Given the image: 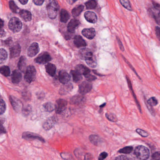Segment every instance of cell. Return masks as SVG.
I'll return each mask as SVG.
<instances>
[{
	"instance_id": "cell-1",
	"label": "cell",
	"mask_w": 160,
	"mask_h": 160,
	"mask_svg": "<svg viewBox=\"0 0 160 160\" xmlns=\"http://www.w3.org/2000/svg\"><path fill=\"white\" fill-rule=\"evenodd\" d=\"M48 15L50 19H55L57 14L58 4L55 0H48L46 5Z\"/></svg>"
},
{
	"instance_id": "cell-2",
	"label": "cell",
	"mask_w": 160,
	"mask_h": 160,
	"mask_svg": "<svg viewBox=\"0 0 160 160\" xmlns=\"http://www.w3.org/2000/svg\"><path fill=\"white\" fill-rule=\"evenodd\" d=\"M134 154L139 160H147L149 157V151L146 147L143 145H139L136 148Z\"/></svg>"
},
{
	"instance_id": "cell-3",
	"label": "cell",
	"mask_w": 160,
	"mask_h": 160,
	"mask_svg": "<svg viewBox=\"0 0 160 160\" xmlns=\"http://www.w3.org/2000/svg\"><path fill=\"white\" fill-rule=\"evenodd\" d=\"M36 71L34 66L29 65L26 70L25 75V80L28 83H31L35 80Z\"/></svg>"
},
{
	"instance_id": "cell-4",
	"label": "cell",
	"mask_w": 160,
	"mask_h": 160,
	"mask_svg": "<svg viewBox=\"0 0 160 160\" xmlns=\"http://www.w3.org/2000/svg\"><path fill=\"white\" fill-rule=\"evenodd\" d=\"M8 26L11 31L14 33H17L22 29V24L21 21L17 17H13L10 20Z\"/></svg>"
},
{
	"instance_id": "cell-5",
	"label": "cell",
	"mask_w": 160,
	"mask_h": 160,
	"mask_svg": "<svg viewBox=\"0 0 160 160\" xmlns=\"http://www.w3.org/2000/svg\"><path fill=\"white\" fill-rule=\"evenodd\" d=\"M67 102L64 99H60L56 100L55 109L57 114H61L66 109Z\"/></svg>"
},
{
	"instance_id": "cell-6",
	"label": "cell",
	"mask_w": 160,
	"mask_h": 160,
	"mask_svg": "<svg viewBox=\"0 0 160 160\" xmlns=\"http://www.w3.org/2000/svg\"><path fill=\"white\" fill-rule=\"evenodd\" d=\"M92 85L89 81H84L79 86V92L81 94H87L92 90Z\"/></svg>"
},
{
	"instance_id": "cell-7",
	"label": "cell",
	"mask_w": 160,
	"mask_h": 160,
	"mask_svg": "<svg viewBox=\"0 0 160 160\" xmlns=\"http://www.w3.org/2000/svg\"><path fill=\"white\" fill-rule=\"evenodd\" d=\"M51 59V57L48 52H44L40 54L35 61L39 64H45L50 62Z\"/></svg>"
},
{
	"instance_id": "cell-8",
	"label": "cell",
	"mask_w": 160,
	"mask_h": 160,
	"mask_svg": "<svg viewBox=\"0 0 160 160\" xmlns=\"http://www.w3.org/2000/svg\"><path fill=\"white\" fill-rule=\"evenodd\" d=\"M10 101L14 110L17 112H19L23 109V105L20 100L15 97L10 96Z\"/></svg>"
},
{
	"instance_id": "cell-9",
	"label": "cell",
	"mask_w": 160,
	"mask_h": 160,
	"mask_svg": "<svg viewBox=\"0 0 160 160\" xmlns=\"http://www.w3.org/2000/svg\"><path fill=\"white\" fill-rule=\"evenodd\" d=\"M80 58L82 60L85 61L93 57V52L91 50L88 48H83L79 52Z\"/></svg>"
},
{
	"instance_id": "cell-10",
	"label": "cell",
	"mask_w": 160,
	"mask_h": 160,
	"mask_svg": "<svg viewBox=\"0 0 160 160\" xmlns=\"http://www.w3.org/2000/svg\"><path fill=\"white\" fill-rule=\"evenodd\" d=\"M71 79V76L66 71L62 70L60 71L59 74V80L62 84H65L69 82Z\"/></svg>"
},
{
	"instance_id": "cell-11",
	"label": "cell",
	"mask_w": 160,
	"mask_h": 160,
	"mask_svg": "<svg viewBox=\"0 0 160 160\" xmlns=\"http://www.w3.org/2000/svg\"><path fill=\"white\" fill-rule=\"evenodd\" d=\"M39 46L38 43H33L28 48L27 54H28V56L32 57L35 56L39 53Z\"/></svg>"
},
{
	"instance_id": "cell-12",
	"label": "cell",
	"mask_w": 160,
	"mask_h": 160,
	"mask_svg": "<svg viewBox=\"0 0 160 160\" xmlns=\"http://www.w3.org/2000/svg\"><path fill=\"white\" fill-rule=\"evenodd\" d=\"M86 98L82 95H77L73 96L71 98L70 103L72 105H80L84 103Z\"/></svg>"
},
{
	"instance_id": "cell-13",
	"label": "cell",
	"mask_w": 160,
	"mask_h": 160,
	"mask_svg": "<svg viewBox=\"0 0 160 160\" xmlns=\"http://www.w3.org/2000/svg\"><path fill=\"white\" fill-rule=\"evenodd\" d=\"M82 33L85 37L88 39H93L96 36V32L94 28H87L83 30Z\"/></svg>"
},
{
	"instance_id": "cell-14",
	"label": "cell",
	"mask_w": 160,
	"mask_h": 160,
	"mask_svg": "<svg viewBox=\"0 0 160 160\" xmlns=\"http://www.w3.org/2000/svg\"><path fill=\"white\" fill-rule=\"evenodd\" d=\"M85 17L87 21L91 23H96L97 20V17L96 13L92 11H87L84 14Z\"/></svg>"
},
{
	"instance_id": "cell-15",
	"label": "cell",
	"mask_w": 160,
	"mask_h": 160,
	"mask_svg": "<svg viewBox=\"0 0 160 160\" xmlns=\"http://www.w3.org/2000/svg\"><path fill=\"white\" fill-rule=\"evenodd\" d=\"M80 25V22L78 20L75 19L71 20L68 25V31L70 32V33H73L75 29Z\"/></svg>"
},
{
	"instance_id": "cell-16",
	"label": "cell",
	"mask_w": 160,
	"mask_h": 160,
	"mask_svg": "<svg viewBox=\"0 0 160 160\" xmlns=\"http://www.w3.org/2000/svg\"><path fill=\"white\" fill-rule=\"evenodd\" d=\"M22 78V75L21 72L18 70H15L13 71L12 76H11V80L13 83H19Z\"/></svg>"
},
{
	"instance_id": "cell-17",
	"label": "cell",
	"mask_w": 160,
	"mask_h": 160,
	"mask_svg": "<svg viewBox=\"0 0 160 160\" xmlns=\"http://www.w3.org/2000/svg\"><path fill=\"white\" fill-rule=\"evenodd\" d=\"M21 48L19 44H16L11 47L10 49V55L11 57H16L19 55Z\"/></svg>"
},
{
	"instance_id": "cell-18",
	"label": "cell",
	"mask_w": 160,
	"mask_h": 160,
	"mask_svg": "<svg viewBox=\"0 0 160 160\" xmlns=\"http://www.w3.org/2000/svg\"><path fill=\"white\" fill-rule=\"evenodd\" d=\"M74 43L78 48L84 47L87 46L85 40L80 35H77L74 38Z\"/></svg>"
},
{
	"instance_id": "cell-19",
	"label": "cell",
	"mask_w": 160,
	"mask_h": 160,
	"mask_svg": "<svg viewBox=\"0 0 160 160\" xmlns=\"http://www.w3.org/2000/svg\"><path fill=\"white\" fill-rule=\"evenodd\" d=\"M20 16L25 21H29L32 19V14L26 10H21L19 12Z\"/></svg>"
},
{
	"instance_id": "cell-20",
	"label": "cell",
	"mask_w": 160,
	"mask_h": 160,
	"mask_svg": "<svg viewBox=\"0 0 160 160\" xmlns=\"http://www.w3.org/2000/svg\"><path fill=\"white\" fill-rule=\"evenodd\" d=\"M76 70L80 72L81 74L84 76L90 73V70L86 66L82 64H78L76 67Z\"/></svg>"
},
{
	"instance_id": "cell-21",
	"label": "cell",
	"mask_w": 160,
	"mask_h": 160,
	"mask_svg": "<svg viewBox=\"0 0 160 160\" xmlns=\"http://www.w3.org/2000/svg\"><path fill=\"white\" fill-rule=\"evenodd\" d=\"M46 70L48 74L52 77H53L55 75L56 72V66L52 64L48 63L46 66Z\"/></svg>"
},
{
	"instance_id": "cell-22",
	"label": "cell",
	"mask_w": 160,
	"mask_h": 160,
	"mask_svg": "<svg viewBox=\"0 0 160 160\" xmlns=\"http://www.w3.org/2000/svg\"><path fill=\"white\" fill-rule=\"evenodd\" d=\"M56 122V120L54 117H51L48 119V120L45 121L43 125L44 128L46 130L50 129L53 126H54Z\"/></svg>"
},
{
	"instance_id": "cell-23",
	"label": "cell",
	"mask_w": 160,
	"mask_h": 160,
	"mask_svg": "<svg viewBox=\"0 0 160 160\" xmlns=\"http://www.w3.org/2000/svg\"><path fill=\"white\" fill-rule=\"evenodd\" d=\"M18 67L20 71L25 72L26 69V59L25 56H21L18 64Z\"/></svg>"
},
{
	"instance_id": "cell-24",
	"label": "cell",
	"mask_w": 160,
	"mask_h": 160,
	"mask_svg": "<svg viewBox=\"0 0 160 160\" xmlns=\"http://www.w3.org/2000/svg\"><path fill=\"white\" fill-rule=\"evenodd\" d=\"M70 16L68 12L65 10L62 9L60 13V20L62 23H66L70 19Z\"/></svg>"
},
{
	"instance_id": "cell-25",
	"label": "cell",
	"mask_w": 160,
	"mask_h": 160,
	"mask_svg": "<svg viewBox=\"0 0 160 160\" xmlns=\"http://www.w3.org/2000/svg\"><path fill=\"white\" fill-rule=\"evenodd\" d=\"M84 9V7L83 5H80L77 6L72 10L71 13L72 16L75 17H78L80 14L83 11Z\"/></svg>"
},
{
	"instance_id": "cell-26",
	"label": "cell",
	"mask_w": 160,
	"mask_h": 160,
	"mask_svg": "<svg viewBox=\"0 0 160 160\" xmlns=\"http://www.w3.org/2000/svg\"><path fill=\"white\" fill-rule=\"evenodd\" d=\"M71 74L75 82H78L82 80V74H81L80 72L76 70H71Z\"/></svg>"
},
{
	"instance_id": "cell-27",
	"label": "cell",
	"mask_w": 160,
	"mask_h": 160,
	"mask_svg": "<svg viewBox=\"0 0 160 160\" xmlns=\"http://www.w3.org/2000/svg\"><path fill=\"white\" fill-rule=\"evenodd\" d=\"M89 139L91 142L95 145H98L101 141L100 138L96 135H91L89 137Z\"/></svg>"
},
{
	"instance_id": "cell-28",
	"label": "cell",
	"mask_w": 160,
	"mask_h": 160,
	"mask_svg": "<svg viewBox=\"0 0 160 160\" xmlns=\"http://www.w3.org/2000/svg\"><path fill=\"white\" fill-rule=\"evenodd\" d=\"M64 85V86L60 90V93H61L62 94H66V93L70 92L73 88V86L71 84L68 83Z\"/></svg>"
},
{
	"instance_id": "cell-29",
	"label": "cell",
	"mask_w": 160,
	"mask_h": 160,
	"mask_svg": "<svg viewBox=\"0 0 160 160\" xmlns=\"http://www.w3.org/2000/svg\"><path fill=\"white\" fill-rule=\"evenodd\" d=\"M8 54L6 51L3 48L0 49V64H3L6 61Z\"/></svg>"
},
{
	"instance_id": "cell-30",
	"label": "cell",
	"mask_w": 160,
	"mask_h": 160,
	"mask_svg": "<svg viewBox=\"0 0 160 160\" xmlns=\"http://www.w3.org/2000/svg\"><path fill=\"white\" fill-rule=\"evenodd\" d=\"M87 9L92 10L96 7L97 2L96 0H89L85 3Z\"/></svg>"
},
{
	"instance_id": "cell-31",
	"label": "cell",
	"mask_w": 160,
	"mask_h": 160,
	"mask_svg": "<svg viewBox=\"0 0 160 160\" xmlns=\"http://www.w3.org/2000/svg\"><path fill=\"white\" fill-rule=\"evenodd\" d=\"M0 73L5 77L10 76V68L8 66H3L0 67Z\"/></svg>"
},
{
	"instance_id": "cell-32",
	"label": "cell",
	"mask_w": 160,
	"mask_h": 160,
	"mask_svg": "<svg viewBox=\"0 0 160 160\" xmlns=\"http://www.w3.org/2000/svg\"><path fill=\"white\" fill-rule=\"evenodd\" d=\"M44 108L46 112H51L55 109V106L51 103H47L44 104Z\"/></svg>"
},
{
	"instance_id": "cell-33",
	"label": "cell",
	"mask_w": 160,
	"mask_h": 160,
	"mask_svg": "<svg viewBox=\"0 0 160 160\" xmlns=\"http://www.w3.org/2000/svg\"><path fill=\"white\" fill-rule=\"evenodd\" d=\"M23 137L25 139H42L41 137H39V136L36 135L34 134L33 133H28L26 132V133H24L23 134Z\"/></svg>"
},
{
	"instance_id": "cell-34",
	"label": "cell",
	"mask_w": 160,
	"mask_h": 160,
	"mask_svg": "<svg viewBox=\"0 0 160 160\" xmlns=\"http://www.w3.org/2000/svg\"><path fill=\"white\" fill-rule=\"evenodd\" d=\"M133 151V148L131 146L125 147L123 148L118 151L119 153H123V154H129L132 153Z\"/></svg>"
},
{
	"instance_id": "cell-35",
	"label": "cell",
	"mask_w": 160,
	"mask_h": 160,
	"mask_svg": "<svg viewBox=\"0 0 160 160\" xmlns=\"http://www.w3.org/2000/svg\"><path fill=\"white\" fill-rule=\"evenodd\" d=\"M120 1L123 6L125 8L129 10H132L131 4L128 0H120Z\"/></svg>"
},
{
	"instance_id": "cell-36",
	"label": "cell",
	"mask_w": 160,
	"mask_h": 160,
	"mask_svg": "<svg viewBox=\"0 0 160 160\" xmlns=\"http://www.w3.org/2000/svg\"><path fill=\"white\" fill-rule=\"evenodd\" d=\"M6 109V105L3 99H0V115L3 114Z\"/></svg>"
},
{
	"instance_id": "cell-37",
	"label": "cell",
	"mask_w": 160,
	"mask_h": 160,
	"mask_svg": "<svg viewBox=\"0 0 160 160\" xmlns=\"http://www.w3.org/2000/svg\"><path fill=\"white\" fill-rule=\"evenodd\" d=\"M10 9L14 13H17L19 8L13 1H10L9 3Z\"/></svg>"
},
{
	"instance_id": "cell-38",
	"label": "cell",
	"mask_w": 160,
	"mask_h": 160,
	"mask_svg": "<svg viewBox=\"0 0 160 160\" xmlns=\"http://www.w3.org/2000/svg\"><path fill=\"white\" fill-rule=\"evenodd\" d=\"M106 117L108 120H109L113 122H116L117 121V118L115 116V114L112 113H106Z\"/></svg>"
},
{
	"instance_id": "cell-39",
	"label": "cell",
	"mask_w": 160,
	"mask_h": 160,
	"mask_svg": "<svg viewBox=\"0 0 160 160\" xmlns=\"http://www.w3.org/2000/svg\"><path fill=\"white\" fill-rule=\"evenodd\" d=\"M86 61L87 64L91 67L96 68V62L95 61L94 58H91L88 60H86Z\"/></svg>"
},
{
	"instance_id": "cell-40",
	"label": "cell",
	"mask_w": 160,
	"mask_h": 160,
	"mask_svg": "<svg viewBox=\"0 0 160 160\" xmlns=\"http://www.w3.org/2000/svg\"><path fill=\"white\" fill-rule=\"evenodd\" d=\"M148 103L149 105L151 106L152 107L155 106H157V105L158 101L157 100V99L155 97H153L150 98L148 100Z\"/></svg>"
},
{
	"instance_id": "cell-41",
	"label": "cell",
	"mask_w": 160,
	"mask_h": 160,
	"mask_svg": "<svg viewBox=\"0 0 160 160\" xmlns=\"http://www.w3.org/2000/svg\"><path fill=\"white\" fill-rule=\"evenodd\" d=\"M87 80L90 82V81H93L95 80H96V76L92 75L90 74V73L87 74L85 76Z\"/></svg>"
},
{
	"instance_id": "cell-42",
	"label": "cell",
	"mask_w": 160,
	"mask_h": 160,
	"mask_svg": "<svg viewBox=\"0 0 160 160\" xmlns=\"http://www.w3.org/2000/svg\"><path fill=\"white\" fill-rule=\"evenodd\" d=\"M136 132L143 137H147L148 136V134L145 131H144L143 130L140 129H138L136 130Z\"/></svg>"
},
{
	"instance_id": "cell-43",
	"label": "cell",
	"mask_w": 160,
	"mask_h": 160,
	"mask_svg": "<svg viewBox=\"0 0 160 160\" xmlns=\"http://www.w3.org/2000/svg\"><path fill=\"white\" fill-rule=\"evenodd\" d=\"M152 158L154 160H160V153L159 152H155L152 156Z\"/></svg>"
},
{
	"instance_id": "cell-44",
	"label": "cell",
	"mask_w": 160,
	"mask_h": 160,
	"mask_svg": "<svg viewBox=\"0 0 160 160\" xmlns=\"http://www.w3.org/2000/svg\"><path fill=\"white\" fill-rule=\"evenodd\" d=\"M107 157H108V154L106 152H103L100 154L98 159L99 160H104V159H106Z\"/></svg>"
},
{
	"instance_id": "cell-45",
	"label": "cell",
	"mask_w": 160,
	"mask_h": 160,
	"mask_svg": "<svg viewBox=\"0 0 160 160\" xmlns=\"http://www.w3.org/2000/svg\"><path fill=\"white\" fill-rule=\"evenodd\" d=\"M33 3L37 5H42L44 1V0H33Z\"/></svg>"
},
{
	"instance_id": "cell-46",
	"label": "cell",
	"mask_w": 160,
	"mask_h": 160,
	"mask_svg": "<svg viewBox=\"0 0 160 160\" xmlns=\"http://www.w3.org/2000/svg\"><path fill=\"white\" fill-rule=\"evenodd\" d=\"M5 133H6L5 129L3 126V125L0 124V136L1 135Z\"/></svg>"
},
{
	"instance_id": "cell-47",
	"label": "cell",
	"mask_w": 160,
	"mask_h": 160,
	"mask_svg": "<svg viewBox=\"0 0 160 160\" xmlns=\"http://www.w3.org/2000/svg\"><path fill=\"white\" fill-rule=\"evenodd\" d=\"M117 42H118V43L119 46L120 47V48L122 51H124V48H123V45L122 42H121V40H120L119 38L117 37Z\"/></svg>"
},
{
	"instance_id": "cell-48",
	"label": "cell",
	"mask_w": 160,
	"mask_h": 160,
	"mask_svg": "<svg viewBox=\"0 0 160 160\" xmlns=\"http://www.w3.org/2000/svg\"><path fill=\"white\" fill-rule=\"evenodd\" d=\"M5 36V32L3 27H0V37H3Z\"/></svg>"
},
{
	"instance_id": "cell-49",
	"label": "cell",
	"mask_w": 160,
	"mask_h": 160,
	"mask_svg": "<svg viewBox=\"0 0 160 160\" xmlns=\"http://www.w3.org/2000/svg\"><path fill=\"white\" fill-rule=\"evenodd\" d=\"M155 31H156V34H157V37L158 39H160V27H156L155 28Z\"/></svg>"
},
{
	"instance_id": "cell-50",
	"label": "cell",
	"mask_w": 160,
	"mask_h": 160,
	"mask_svg": "<svg viewBox=\"0 0 160 160\" xmlns=\"http://www.w3.org/2000/svg\"><path fill=\"white\" fill-rule=\"evenodd\" d=\"M116 160H128L129 158L125 157V156H120V157H117L116 158Z\"/></svg>"
},
{
	"instance_id": "cell-51",
	"label": "cell",
	"mask_w": 160,
	"mask_h": 160,
	"mask_svg": "<svg viewBox=\"0 0 160 160\" xmlns=\"http://www.w3.org/2000/svg\"><path fill=\"white\" fill-rule=\"evenodd\" d=\"M152 3H153V5H154V8L159 10V9H160V5H159V4L157 3H154V1L152 2Z\"/></svg>"
},
{
	"instance_id": "cell-52",
	"label": "cell",
	"mask_w": 160,
	"mask_h": 160,
	"mask_svg": "<svg viewBox=\"0 0 160 160\" xmlns=\"http://www.w3.org/2000/svg\"><path fill=\"white\" fill-rule=\"evenodd\" d=\"M67 3H68L69 4H71V5H72L74 3H76V1H78V0H66Z\"/></svg>"
},
{
	"instance_id": "cell-53",
	"label": "cell",
	"mask_w": 160,
	"mask_h": 160,
	"mask_svg": "<svg viewBox=\"0 0 160 160\" xmlns=\"http://www.w3.org/2000/svg\"><path fill=\"white\" fill-rule=\"evenodd\" d=\"M19 1L21 4L25 5V4L27 3L28 0H19Z\"/></svg>"
},
{
	"instance_id": "cell-54",
	"label": "cell",
	"mask_w": 160,
	"mask_h": 160,
	"mask_svg": "<svg viewBox=\"0 0 160 160\" xmlns=\"http://www.w3.org/2000/svg\"><path fill=\"white\" fill-rule=\"evenodd\" d=\"M3 21L0 19V27H3Z\"/></svg>"
},
{
	"instance_id": "cell-55",
	"label": "cell",
	"mask_w": 160,
	"mask_h": 160,
	"mask_svg": "<svg viewBox=\"0 0 160 160\" xmlns=\"http://www.w3.org/2000/svg\"><path fill=\"white\" fill-rule=\"evenodd\" d=\"M105 105H106V103H104L103 105H101V106H100V108H103V107L105 106Z\"/></svg>"
}]
</instances>
